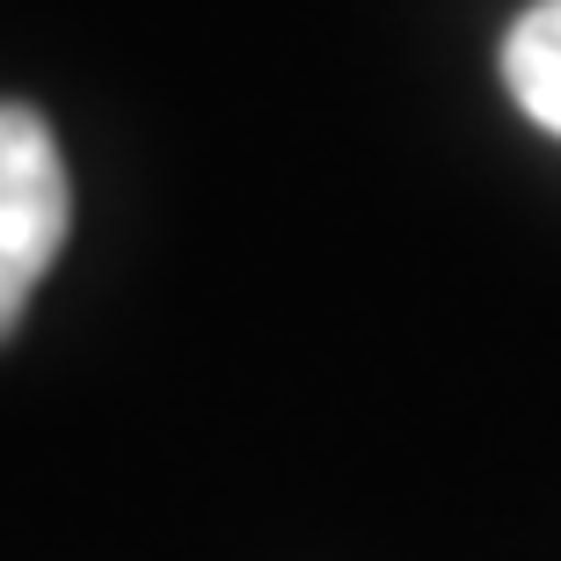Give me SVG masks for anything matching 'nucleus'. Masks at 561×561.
Returning a JSON list of instances; mask_svg holds the SVG:
<instances>
[{
    "label": "nucleus",
    "mask_w": 561,
    "mask_h": 561,
    "mask_svg": "<svg viewBox=\"0 0 561 561\" xmlns=\"http://www.w3.org/2000/svg\"><path fill=\"white\" fill-rule=\"evenodd\" d=\"M73 227L66 153L30 103H0V335L22 321L37 277L59 263Z\"/></svg>",
    "instance_id": "nucleus-1"
},
{
    "label": "nucleus",
    "mask_w": 561,
    "mask_h": 561,
    "mask_svg": "<svg viewBox=\"0 0 561 561\" xmlns=\"http://www.w3.org/2000/svg\"><path fill=\"white\" fill-rule=\"evenodd\" d=\"M503 88L547 139H561V0H533L503 37Z\"/></svg>",
    "instance_id": "nucleus-2"
}]
</instances>
